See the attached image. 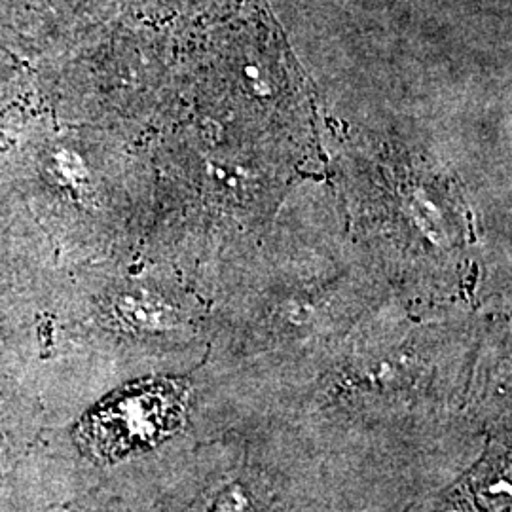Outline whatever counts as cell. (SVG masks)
I'll return each mask as SVG.
<instances>
[{
    "label": "cell",
    "mask_w": 512,
    "mask_h": 512,
    "mask_svg": "<svg viewBox=\"0 0 512 512\" xmlns=\"http://www.w3.org/2000/svg\"><path fill=\"white\" fill-rule=\"evenodd\" d=\"M184 404L183 389L169 382L131 389L93 412L82 439L99 458L126 456L173 433L183 420Z\"/></svg>",
    "instance_id": "obj_1"
},
{
    "label": "cell",
    "mask_w": 512,
    "mask_h": 512,
    "mask_svg": "<svg viewBox=\"0 0 512 512\" xmlns=\"http://www.w3.org/2000/svg\"><path fill=\"white\" fill-rule=\"evenodd\" d=\"M114 313L124 327L139 332H160L177 325V311L150 296H120L114 304Z\"/></svg>",
    "instance_id": "obj_2"
},
{
    "label": "cell",
    "mask_w": 512,
    "mask_h": 512,
    "mask_svg": "<svg viewBox=\"0 0 512 512\" xmlns=\"http://www.w3.org/2000/svg\"><path fill=\"white\" fill-rule=\"evenodd\" d=\"M268 507L262 501V488H256L247 478H236L220 486L209 503V512H262L268 511Z\"/></svg>",
    "instance_id": "obj_3"
}]
</instances>
